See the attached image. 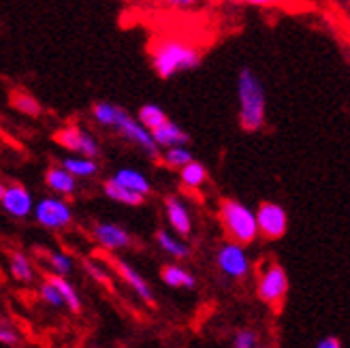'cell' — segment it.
Segmentation results:
<instances>
[{
  "label": "cell",
  "mask_w": 350,
  "mask_h": 348,
  "mask_svg": "<svg viewBox=\"0 0 350 348\" xmlns=\"http://www.w3.org/2000/svg\"><path fill=\"white\" fill-rule=\"evenodd\" d=\"M256 293H258V299L265 302L269 306H275L280 304L288 293V278H286V271L271 263L269 267L262 269L260 273V280H258V286H256Z\"/></svg>",
  "instance_id": "obj_5"
},
{
  "label": "cell",
  "mask_w": 350,
  "mask_h": 348,
  "mask_svg": "<svg viewBox=\"0 0 350 348\" xmlns=\"http://www.w3.org/2000/svg\"><path fill=\"white\" fill-rule=\"evenodd\" d=\"M165 207H167V218H169V224L173 227V231L182 237H188L192 231V220H190L188 207L178 197H167Z\"/></svg>",
  "instance_id": "obj_12"
},
{
  "label": "cell",
  "mask_w": 350,
  "mask_h": 348,
  "mask_svg": "<svg viewBox=\"0 0 350 348\" xmlns=\"http://www.w3.org/2000/svg\"><path fill=\"white\" fill-rule=\"evenodd\" d=\"M317 348H342V344H340V340L338 338H325V340H321L319 342V346Z\"/></svg>",
  "instance_id": "obj_33"
},
{
  "label": "cell",
  "mask_w": 350,
  "mask_h": 348,
  "mask_svg": "<svg viewBox=\"0 0 350 348\" xmlns=\"http://www.w3.org/2000/svg\"><path fill=\"white\" fill-rule=\"evenodd\" d=\"M3 207L15 218H24L32 212V197L30 193L20 186V184H11L5 188V195H3Z\"/></svg>",
  "instance_id": "obj_10"
},
{
  "label": "cell",
  "mask_w": 350,
  "mask_h": 348,
  "mask_svg": "<svg viewBox=\"0 0 350 348\" xmlns=\"http://www.w3.org/2000/svg\"><path fill=\"white\" fill-rule=\"evenodd\" d=\"M45 182L51 190H54V193H60V195H71L75 190V178L68 171H64L62 167L49 169Z\"/></svg>",
  "instance_id": "obj_16"
},
{
  "label": "cell",
  "mask_w": 350,
  "mask_h": 348,
  "mask_svg": "<svg viewBox=\"0 0 350 348\" xmlns=\"http://www.w3.org/2000/svg\"><path fill=\"white\" fill-rule=\"evenodd\" d=\"M94 237L105 250H124L131 246V235L126 229L113 222H98L94 227Z\"/></svg>",
  "instance_id": "obj_9"
},
{
  "label": "cell",
  "mask_w": 350,
  "mask_h": 348,
  "mask_svg": "<svg viewBox=\"0 0 350 348\" xmlns=\"http://www.w3.org/2000/svg\"><path fill=\"white\" fill-rule=\"evenodd\" d=\"M62 169L71 173L73 178H92L98 171V165L96 161L83 159V156H71V159H66L62 163Z\"/></svg>",
  "instance_id": "obj_18"
},
{
  "label": "cell",
  "mask_w": 350,
  "mask_h": 348,
  "mask_svg": "<svg viewBox=\"0 0 350 348\" xmlns=\"http://www.w3.org/2000/svg\"><path fill=\"white\" fill-rule=\"evenodd\" d=\"M239 124L243 131L254 133L265 124V88L252 68H241L237 77Z\"/></svg>",
  "instance_id": "obj_3"
},
{
  "label": "cell",
  "mask_w": 350,
  "mask_h": 348,
  "mask_svg": "<svg viewBox=\"0 0 350 348\" xmlns=\"http://www.w3.org/2000/svg\"><path fill=\"white\" fill-rule=\"evenodd\" d=\"M13 105L20 109L22 113L26 116H39L41 113V105H39V101L26 94V92H20V94H15L13 96Z\"/></svg>",
  "instance_id": "obj_26"
},
{
  "label": "cell",
  "mask_w": 350,
  "mask_h": 348,
  "mask_svg": "<svg viewBox=\"0 0 350 348\" xmlns=\"http://www.w3.org/2000/svg\"><path fill=\"white\" fill-rule=\"evenodd\" d=\"M49 265H51V269L56 271V276H62V278L66 273L73 271V260H71V256H66L62 252H51L49 254Z\"/></svg>",
  "instance_id": "obj_27"
},
{
  "label": "cell",
  "mask_w": 350,
  "mask_h": 348,
  "mask_svg": "<svg viewBox=\"0 0 350 348\" xmlns=\"http://www.w3.org/2000/svg\"><path fill=\"white\" fill-rule=\"evenodd\" d=\"M92 116L100 126L116 129L124 139H129V142H133L135 146L142 148L150 159H159V146L154 144L150 131H146L142 124H139L129 111L113 105V103L100 101L94 105Z\"/></svg>",
  "instance_id": "obj_2"
},
{
  "label": "cell",
  "mask_w": 350,
  "mask_h": 348,
  "mask_svg": "<svg viewBox=\"0 0 350 348\" xmlns=\"http://www.w3.org/2000/svg\"><path fill=\"white\" fill-rule=\"evenodd\" d=\"M105 195H107L111 201L124 203V205H142V203H144V197H142V195L131 193V190L118 186L113 180H107V182H105Z\"/></svg>",
  "instance_id": "obj_20"
},
{
  "label": "cell",
  "mask_w": 350,
  "mask_h": 348,
  "mask_svg": "<svg viewBox=\"0 0 350 348\" xmlns=\"http://www.w3.org/2000/svg\"><path fill=\"white\" fill-rule=\"evenodd\" d=\"M17 340H20V338H17V334L9 325H0V344L13 346V344H17Z\"/></svg>",
  "instance_id": "obj_31"
},
{
  "label": "cell",
  "mask_w": 350,
  "mask_h": 348,
  "mask_svg": "<svg viewBox=\"0 0 350 348\" xmlns=\"http://www.w3.org/2000/svg\"><path fill=\"white\" fill-rule=\"evenodd\" d=\"M41 297H43L49 306H54V308L64 306V304H62V299H60V295H58V291L54 289V284L47 282V280L41 284Z\"/></svg>",
  "instance_id": "obj_28"
},
{
  "label": "cell",
  "mask_w": 350,
  "mask_h": 348,
  "mask_svg": "<svg viewBox=\"0 0 350 348\" xmlns=\"http://www.w3.org/2000/svg\"><path fill=\"white\" fill-rule=\"evenodd\" d=\"M152 139H154V144L159 146V148H178V146H186L188 144V133L182 131V126H178L175 122L167 120L163 126L159 129H154L152 133Z\"/></svg>",
  "instance_id": "obj_13"
},
{
  "label": "cell",
  "mask_w": 350,
  "mask_h": 348,
  "mask_svg": "<svg viewBox=\"0 0 350 348\" xmlns=\"http://www.w3.org/2000/svg\"><path fill=\"white\" fill-rule=\"evenodd\" d=\"M129 3H131V0H129Z\"/></svg>",
  "instance_id": "obj_38"
},
{
  "label": "cell",
  "mask_w": 350,
  "mask_h": 348,
  "mask_svg": "<svg viewBox=\"0 0 350 348\" xmlns=\"http://www.w3.org/2000/svg\"><path fill=\"white\" fill-rule=\"evenodd\" d=\"M11 273L15 280H20L24 284L32 282L34 280V271H32V263L28 260L26 254L22 252H13L11 254Z\"/></svg>",
  "instance_id": "obj_21"
},
{
  "label": "cell",
  "mask_w": 350,
  "mask_h": 348,
  "mask_svg": "<svg viewBox=\"0 0 350 348\" xmlns=\"http://www.w3.org/2000/svg\"><path fill=\"white\" fill-rule=\"evenodd\" d=\"M224 3H235V5H239V3H246V0H224Z\"/></svg>",
  "instance_id": "obj_35"
},
{
  "label": "cell",
  "mask_w": 350,
  "mask_h": 348,
  "mask_svg": "<svg viewBox=\"0 0 350 348\" xmlns=\"http://www.w3.org/2000/svg\"><path fill=\"white\" fill-rule=\"evenodd\" d=\"M205 178H207V171H205V167H203L201 163H197V161H192V163H188L186 167H182V182H184V186H188V188H199V186L205 182Z\"/></svg>",
  "instance_id": "obj_24"
},
{
  "label": "cell",
  "mask_w": 350,
  "mask_h": 348,
  "mask_svg": "<svg viewBox=\"0 0 350 348\" xmlns=\"http://www.w3.org/2000/svg\"><path fill=\"white\" fill-rule=\"evenodd\" d=\"M111 180H113L118 186L131 190V193L142 195L144 199H146V195L152 193V186H150L148 178L144 176L142 171H137V169H120Z\"/></svg>",
  "instance_id": "obj_14"
},
{
  "label": "cell",
  "mask_w": 350,
  "mask_h": 348,
  "mask_svg": "<svg viewBox=\"0 0 350 348\" xmlns=\"http://www.w3.org/2000/svg\"><path fill=\"white\" fill-rule=\"evenodd\" d=\"M3 195H5V186L0 184V201H3Z\"/></svg>",
  "instance_id": "obj_36"
},
{
  "label": "cell",
  "mask_w": 350,
  "mask_h": 348,
  "mask_svg": "<svg viewBox=\"0 0 350 348\" xmlns=\"http://www.w3.org/2000/svg\"><path fill=\"white\" fill-rule=\"evenodd\" d=\"M201 49L182 39L165 37L156 41L152 47V66L163 79H169L184 71H192V68L201 64Z\"/></svg>",
  "instance_id": "obj_1"
},
{
  "label": "cell",
  "mask_w": 350,
  "mask_h": 348,
  "mask_svg": "<svg viewBox=\"0 0 350 348\" xmlns=\"http://www.w3.org/2000/svg\"><path fill=\"white\" fill-rule=\"evenodd\" d=\"M163 280L167 286H173V289H195L197 284L195 276L180 265H167L163 269Z\"/></svg>",
  "instance_id": "obj_17"
},
{
  "label": "cell",
  "mask_w": 350,
  "mask_h": 348,
  "mask_svg": "<svg viewBox=\"0 0 350 348\" xmlns=\"http://www.w3.org/2000/svg\"><path fill=\"white\" fill-rule=\"evenodd\" d=\"M220 220H222V227L226 229V233H229V237L233 239V243H239V246L252 243L258 235L254 212L248 205H243L235 199L222 201Z\"/></svg>",
  "instance_id": "obj_4"
},
{
  "label": "cell",
  "mask_w": 350,
  "mask_h": 348,
  "mask_svg": "<svg viewBox=\"0 0 350 348\" xmlns=\"http://www.w3.org/2000/svg\"><path fill=\"white\" fill-rule=\"evenodd\" d=\"M256 346V334L250 329H243L233 340V348H254Z\"/></svg>",
  "instance_id": "obj_29"
},
{
  "label": "cell",
  "mask_w": 350,
  "mask_h": 348,
  "mask_svg": "<svg viewBox=\"0 0 350 348\" xmlns=\"http://www.w3.org/2000/svg\"><path fill=\"white\" fill-rule=\"evenodd\" d=\"M254 348H260V346H254Z\"/></svg>",
  "instance_id": "obj_37"
},
{
  "label": "cell",
  "mask_w": 350,
  "mask_h": 348,
  "mask_svg": "<svg viewBox=\"0 0 350 348\" xmlns=\"http://www.w3.org/2000/svg\"><path fill=\"white\" fill-rule=\"evenodd\" d=\"M85 131H81L79 126H66L62 131L56 133V142L66 148V150H71V152H79L81 150V137H83Z\"/></svg>",
  "instance_id": "obj_23"
},
{
  "label": "cell",
  "mask_w": 350,
  "mask_h": 348,
  "mask_svg": "<svg viewBox=\"0 0 350 348\" xmlns=\"http://www.w3.org/2000/svg\"><path fill=\"white\" fill-rule=\"evenodd\" d=\"M156 239H159V243H161V248L165 250V252H169L173 258H188L190 256V248L186 246V243H182L180 239H175L173 235H169L167 231H159L156 233Z\"/></svg>",
  "instance_id": "obj_22"
},
{
  "label": "cell",
  "mask_w": 350,
  "mask_h": 348,
  "mask_svg": "<svg viewBox=\"0 0 350 348\" xmlns=\"http://www.w3.org/2000/svg\"><path fill=\"white\" fill-rule=\"evenodd\" d=\"M47 282L54 284V289L58 291L62 304L68 306V310L75 312V314H79V312H81V299H79L77 291L73 289V284L68 282V280H64L62 276H47Z\"/></svg>",
  "instance_id": "obj_15"
},
{
  "label": "cell",
  "mask_w": 350,
  "mask_h": 348,
  "mask_svg": "<svg viewBox=\"0 0 350 348\" xmlns=\"http://www.w3.org/2000/svg\"><path fill=\"white\" fill-rule=\"evenodd\" d=\"M167 5L171 7H178V9H186V7H192V5H197L199 0H165Z\"/></svg>",
  "instance_id": "obj_32"
},
{
  "label": "cell",
  "mask_w": 350,
  "mask_h": 348,
  "mask_svg": "<svg viewBox=\"0 0 350 348\" xmlns=\"http://www.w3.org/2000/svg\"><path fill=\"white\" fill-rule=\"evenodd\" d=\"M167 113L159 107V105H154V103H148V105H144L142 109H139V124H142L146 131H154V129H159L163 126L165 122H167Z\"/></svg>",
  "instance_id": "obj_19"
},
{
  "label": "cell",
  "mask_w": 350,
  "mask_h": 348,
  "mask_svg": "<svg viewBox=\"0 0 350 348\" xmlns=\"http://www.w3.org/2000/svg\"><path fill=\"white\" fill-rule=\"evenodd\" d=\"M85 269H88V273H90L98 284H107L109 286V276H107V271H105L103 267H98L96 263H92V260H88Z\"/></svg>",
  "instance_id": "obj_30"
},
{
  "label": "cell",
  "mask_w": 350,
  "mask_h": 348,
  "mask_svg": "<svg viewBox=\"0 0 350 348\" xmlns=\"http://www.w3.org/2000/svg\"><path fill=\"white\" fill-rule=\"evenodd\" d=\"M254 218H256L258 233L265 235L267 239H280L286 233L288 218L284 207H280L278 203H260Z\"/></svg>",
  "instance_id": "obj_6"
},
{
  "label": "cell",
  "mask_w": 350,
  "mask_h": 348,
  "mask_svg": "<svg viewBox=\"0 0 350 348\" xmlns=\"http://www.w3.org/2000/svg\"><path fill=\"white\" fill-rule=\"evenodd\" d=\"M113 267L118 269V273L122 276V280H124L139 297H142L144 302H148V304H152L154 302V295H152V289H150V284L146 282V278L139 273L137 269H133L126 260H122V258H116L113 260Z\"/></svg>",
  "instance_id": "obj_11"
},
{
  "label": "cell",
  "mask_w": 350,
  "mask_h": 348,
  "mask_svg": "<svg viewBox=\"0 0 350 348\" xmlns=\"http://www.w3.org/2000/svg\"><path fill=\"white\" fill-rule=\"evenodd\" d=\"M250 5H256V7H273V5H280L284 3V0H246Z\"/></svg>",
  "instance_id": "obj_34"
},
{
  "label": "cell",
  "mask_w": 350,
  "mask_h": 348,
  "mask_svg": "<svg viewBox=\"0 0 350 348\" xmlns=\"http://www.w3.org/2000/svg\"><path fill=\"white\" fill-rule=\"evenodd\" d=\"M37 220L39 224L47 229H64L66 224H71L73 220V214H71V207H68L62 199H43L37 210Z\"/></svg>",
  "instance_id": "obj_8"
},
{
  "label": "cell",
  "mask_w": 350,
  "mask_h": 348,
  "mask_svg": "<svg viewBox=\"0 0 350 348\" xmlns=\"http://www.w3.org/2000/svg\"><path fill=\"white\" fill-rule=\"evenodd\" d=\"M192 152L184 146H178V148H169L167 154H165V163L173 169H182L186 167L188 163H192Z\"/></svg>",
  "instance_id": "obj_25"
},
{
  "label": "cell",
  "mask_w": 350,
  "mask_h": 348,
  "mask_svg": "<svg viewBox=\"0 0 350 348\" xmlns=\"http://www.w3.org/2000/svg\"><path fill=\"white\" fill-rule=\"evenodd\" d=\"M216 260H218L220 271L226 273L229 278H235V280L246 278L250 271L248 254H246V250H243V246H239V243H226V246H222L218 250Z\"/></svg>",
  "instance_id": "obj_7"
}]
</instances>
